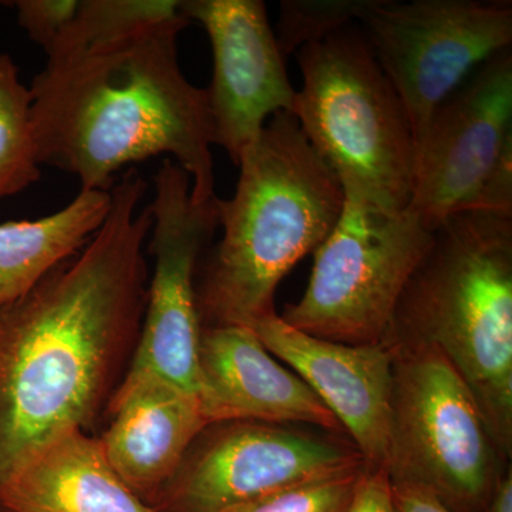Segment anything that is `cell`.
<instances>
[{
  "label": "cell",
  "instance_id": "6da1fadb",
  "mask_svg": "<svg viewBox=\"0 0 512 512\" xmlns=\"http://www.w3.org/2000/svg\"><path fill=\"white\" fill-rule=\"evenodd\" d=\"M146 191L126 171L86 247L0 311V488L56 437L89 433L130 367L147 302Z\"/></svg>",
  "mask_w": 512,
  "mask_h": 512
},
{
  "label": "cell",
  "instance_id": "7a4b0ae2",
  "mask_svg": "<svg viewBox=\"0 0 512 512\" xmlns=\"http://www.w3.org/2000/svg\"><path fill=\"white\" fill-rule=\"evenodd\" d=\"M190 20L158 26L37 74L30 86L39 164L110 191L128 164L168 154L190 175L195 204L214 200L207 89L185 79L178 35Z\"/></svg>",
  "mask_w": 512,
  "mask_h": 512
},
{
  "label": "cell",
  "instance_id": "3957f363",
  "mask_svg": "<svg viewBox=\"0 0 512 512\" xmlns=\"http://www.w3.org/2000/svg\"><path fill=\"white\" fill-rule=\"evenodd\" d=\"M238 167L234 197L218 198L224 235L197 288L208 326L251 328L274 313L276 286L329 237L345 201L338 177L285 111L265 124Z\"/></svg>",
  "mask_w": 512,
  "mask_h": 512
},
{
  "label": "cell",
  "instance_id": "277c9868",
  "mask_svg": "<svg viewBox=\"0 0 512 512\" xmlns=\"http://www.w3.org/2000/svg\"><path fill=\"white\" fill-rule=\"evenodd\" d=\"M433 234L386 342L439 348L473 393L501 456H510L512 217L463 212Z\"/></svg>",
  "mask_w": 512,
  "mask_h": 512
},
{
  "label": "cell",
  "instance_id": "5b68a950",
  "mask_svg": "<svg viewBox=\"0 0 512 512\" xmlns=\"http://www.w3.org/2000/svg\"><path fill=\"white\" fill-rule=\"evenodd\" d=\"M303 87L293 116L343 192L380 210L412 197L416 147L402 100L363 32L343 28L298 50Z\"/></svg>",
  "mask_w": 512,
  "mask_h": 512
},
{
  "label": "cell",
  "instance_id": "8992f818",
  "mask_svg": "<svg viewBox=\"0 0 512 512\" xmlns=\"http://www.w3.org/2000/svg\"><path fill=\"white\" fill-rule=\"evenodd\" d=\"M393 389L384 468L394 484L427 488L451 510L491 497L500 456L480 407L436 346L389 340ZM498 481V480H497Z\"/></svg>",
  "mask_w": 512,
  "mask_h": 512
},
{
  "label": "cell",
  "instance_id": "52a82bcc",
  "mask_svg": "<svg viewBox=\"0 0 512 512\" xmlns=\"http://www.w3.org/2000/svg\"><path fill=\"white\" fill-rule=\"evenodd\" d=\"M343 197L335 228L315 251L305 295L281 318L315 338L377 345L389 338L400 298L434 234L412 212Z\"/></svg>",
  "mask_w": 512,
  "mask_h": 512
},
{
  "label": "cell",
  "instance_id": "ba28073f",
  "mask_svg": "<svg viewBox=\"0 0 512 512\" xmlns=\"http://www.w3.org/2000/svg\"><path fill=\"white\" fill-rule=\"evenodd\" d=\"M407 211L430 232L463 212L512 217V53L491 57L439 107L416 148Z\"/></svg>",
  "mask_w": 512,
  "mask_h": 512
},
{
  "label": "cell",
  "instance_id": "9c48e42d",
  "mask_svg": "<svg viewBox=\"0 0 512 512\" xmlns=\"http://www.w3.org/2000/svg\"><path fill=\"white\" fill-rule=\"evenodd\" d=\"M359 20L402 100L416 148L441 104L478 67L511 49V2L369 0Z\"/></svg>",
  "mask_w": 512,
  "mask_h": 512
},
{
  "label": "cell",
  "instance_id": "30bf717a",
  "mask_svg": "<svg viewBox=\"0 0 512 512\" xmlns=\"http://www.w3.org/2000/svg\"><path fill=\"white\" fill-rule=\"evenodd\" d=\"M154 188V201L148 205L154 271L127 373L158 377L198 396L202 326L195 275L202 249L220 227L218 197L195 204L190 175L168 157L157 171Z\"/></svg>",
  "mask_w": 512,
  "mask_h": 512
},
{
  "label": "cell",
  "instance_id": "8fae6325",
  "mask_svg": "<svg viewBox=\"0 0 512 512\" xmlns=\"http://www.w3.org/2000/svg\"><path fill=\"white\" fill-rule=\"evenodd\" d=\"M365 466L353 443L282 424L225 421L201 431L153 508L224 512L289 485Z\"/></svg>",
  "mask_w": 512,
  "mask_h": 512
},
{
  "label": "cell",
  "instance_id": "7c38bea8",
  "mask_svg": "<svg viewBox=\"0 0 512 512\" xmlns=\"http://www.w3.org/2000/svg\"><path fill=\"white\" fill-rule=\"evenodd\" d=\"M185 18L210 37L214 77L208 101L214 144L234 165L276 113L295 110L296 92L261 0H181Z\"/></svg>",
  "mask_w": 512,
  "mask_h": 512
},
{
  "label": "cell",
  "instance_id": "4fadbf2b",
  "mask_svg": "<svg viewBox=\"0 0 512 512\" xmlns=\"http://www.w3.org/2000/svg\"><path fill=\"white\" fill-rule=\"evenodd\" d=\"M325 403L369 468L384 467L393 389L390 343L346 345L293 328L276 312L251 328Z\"/></svg>",
  "mask_w": 512,
  "mask_h": 512
},
{
  "label": "cell",
  "instance_id": "5bb4252c",
  "mask_svg": "<svg viewBox=\"0 0 512 512\" xmlns=\"http://www.w3.org/2000/svg\"><path fill=\"white\" fill-rule=\"evenodd\" d=\"M198 399L210 424L306 423L345 433L311 387L275 362L244 326L202 328Z\"/></svg>",
  "mask_w": 512,
  "mask_h": 512
},
{
  "label": "cell",
  "instance_id": "9a60e30c",
  "mask_svg": "<svg viewBox=\"0 0 512 512\" xmlns=\"http://www.w3.org/2000/svg\"><path fill=\"white\" fill-rule=\"evenodd\" d=\"M99 437L117 476L153 507L158 495L210 426L197 394L147 375L126 373L107 406Z\"/></svg>",
  "mask_w": 512,
  "mask_h": 512
},
{
  "label": "cell",
  "instance_id": "2e32d148",
  "mask_svg": "<svg viewBox=\"0 0 512 512\" xmlns=\"http://www.w3.org/2000/svg\"><path fill=\"white\" fill-rule=\"evenodd\" d=\"M9 512H157L111 467L99 437L72 430L16 468L0 488Z\"/></svg>",
  "mask_w": 512,
  "mask_h": 512
},
{
  "label": "cell",
  "instance_id": "e0dca14e",
  "mask_svg": "<svg viewBox=\"0 0 512 512\" xmlns=\"http://www.w3.org/2000/svg\"><path fill=\"white\" fill-rule=\"evenodd\" d=\"M110 191H80L55 214L0 224V311L82 251L106 221Z\"/></svg>",
  "mask_w": 512,
  "mask_h": 512
},
{
  "label": "cell",
  "instance_id": "ac0fdd59",
  "mask_svg": "<svg viewBox=\"0 0 512 512\" xmlns=\"http://www.w3.org/2000/svg\"><path fill=\"white\" fill-rule=\"evenodd\" d=\"M188 20L180 0H80L72 20L45 50L47 69L158 26Z\"/></svg>",
  "mask_w": 512,
  "mask_h": 512
},
{
  "label": "cell",
  "instance_id": "d6986e66",
  "mask_svg": "<svg viewBox=\"0 0 512 512\" xmlns=\"http://www.w3.org/2000/svg\"><path fill=\"white\" fill-rule=\"evenodd\" d=\"M32 93L19 79L8 53L0 55V198L10 197L40 180Z\"/></svg>",
  "mask_w": 512,
  "mask_h": 512
},
{
  "label": "cell",
  "instance_id": "ffe728a7",
  "mask_svg": "<svg viewBox=\"0 0 512 512\" xmlns=\"http://www.w3.org/2000/svg\"><path fill=\"white\" fill-rule=\"evenodd\" d=\"M369 0H284L278 23L279 50L284 57L348 28Z\"/></svg>",
  "mask_w": 512,
  "mask_h": 512
},
{
  "label": "cell",
  "instance_id": "44dd1931",
  "mask_svg": "<svg viewBox=\"0 0 512 512\" xmlns=\"http://www.w3.org/2000/svg\"><path fill=\"white\" fill-rule=\"evenodd\" d=\"M365 467L289 485L224 512H343Z\"/></svg>",
  "mask_w": 512,
  "mask_h": 512
},
{
  "label": "cell",
  "instance_id": "7402d4cb",
  "mask_svg": "<svg viewBox=\"0 0 512 512\" xmlns=\"http://www.w3.org/2000/svg\"><path fill=\"white\" fill-rule=\"evenodd\" d=\"M80 0H16L18 22L30 39L47 49L72 20Z\"/></svg>",
  "mask_w": 512,
  "mask_h": 512
},
{
  "label": "cell",
  "instance_id": "603a6c76",
  "mask_svg": "<svg viewBox=\"0 0 512 512\" xmlns=\"http://www.w3.org/2000/svg\"><path fill=\"white\" fill-rule=\"evenodd\" d=\"M343 512H396L386 468L365 467Z\"/></svg>",
  "mask_w": 512,
  "mask_h": 512
},
{
  "label": "cell",
  "instance_id": "cb8c5ba5",
  "mask_svg": "<svg viewBox=\"0 0 512 512\" xmlns=\"http://www.w3.org/2000/svg\"><path fill=\"white\" fill-rule=\"evenodd\" d=\"M396 512H453L436 494L413 484L392 483Z\"/></svg>",
  "mask_w": 512,
  "mask_h": 512
},
{
  "label": "cell",
  "instance_id": "d4e9b609",
  "mask_svg": "<svg viewBox=\"0 0 512 512\" xmlns=\"http://www.w3.org/2000/svg\"><path fill=\"white\" fill-rule=\"evenodd\" d=\"M488 512H512V476L511 470L495 484L491 493Z\"/></svg>",
  "mask_w": 512,
  "mask_h": 512
},
{
  "label": "cell",
  "instance_id": "484cf974",
  "mask_svg": "<svg viewBox=\"0 0 512 512\" xmlns=\"http://www.w3.org/2000/svg\"><path fill=\"white\" fill-rule=\"evenodd\" d=\"M0 512H9V511H6L5 508L0 507Z\"/></svg>",
  "mask_w": 512,
  "mask_h": 512
}]
</instances>
